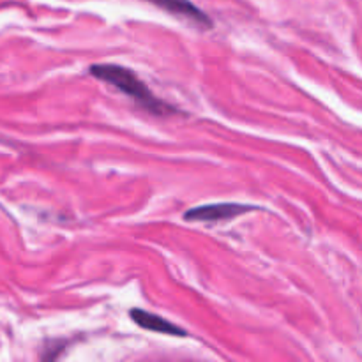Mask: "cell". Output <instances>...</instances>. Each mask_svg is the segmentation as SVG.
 <instances>
[{"label": "cell", "mask_w": 362, "mask_h": 362, "mask_svg": "<svg viewBox=\"0 0 362 362\" xmlns=\"http://www.w3.org/2000/svg\"><path fill=\"white\" fill-rule=\"evenodd\" d=\"M88 71H90L92 76H95L98 80L113 85L115 88L122 90L124 94L129 95L138 106L147 110L152 115L168 117L173 115V113H179V110H175L173 106L166 105L165 101L156 98L151 92V88H148L133 71L127 69V67L117 66V64H94V66H90Z\"/></svg>", "instance_id": "1"}, {"label": "cell", "mask_w": 362, "mask_h": 362, "mask_svg": "<svg viewBox=\"0 0 362 362\" xmlns=\"http://www.w3.org/2000/svg\"><path fill=\"white\" fill-rule=\"evenodd\" d=\"M257 207L246 204H232V202H225V204H211V205H200L184 214L186 221H205V223H218V221H228V219L237 218L240 214L255 211Z\"/></svg>", "instance_id": "2"}, {"label": "cell", "mask_w": 362, "mask_h": 362, "mask_svg": "<svg viewBox=\"0 0 362 362\" xmlns=\"http://www.w3.org/2000/svg\"><path fill=\"white\" fill-rule=\"evenodd\" d=\"M147 2L154 4V6L168 11V13L177 14V16L187 18V20H191L194 25H198L202 28L212 27L211 16L205 14L198 6H194L191 0H147Z\"/></svg>", "instance_id": "3"}, {"label": "cell", "mask_w": 362, "mask_h": 362, "mask_svg": "<svg viewBox=\"0 0 362 362\" xmlns=\"http://www.w3.org/2000/svg\"><path fill=\"white\" fill-rule=\"evenodd\" d=\"M129 315L131 318H133L134 324L140 325L141 329H147V331L161 332V334L175 336V338H186L187 336V332L184 331L182 327L172 324V322L159 317V315L148 313V311H144V310H131Z\"/></svg>", "instance_id": "4"}]
</instances>
